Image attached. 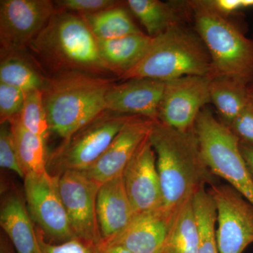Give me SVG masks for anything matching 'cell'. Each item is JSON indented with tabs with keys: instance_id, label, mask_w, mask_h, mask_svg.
Segmentation results:
<instances>
[{
	"instance_id": "52a82bcc",
	"label": "cell",
	"mask_w": 253,
	"mask_h": 253,
	"mask_svg": "<svg viewBox=\"0 0 253 253\" xmlns=\"http://www.w3.org/2000/svg\"><path fill=\"white\" fill-rule=\"evenodd\" d=\"M133 116L105 110L63 141L48 157L47 167L57 172L56 176L64 171L89 169Z\"/></svg>"
},
{
	"instance_id": "2e32d148",
	"label": "cell",
	"mask_w": 253,
	"mask_h": 253,
	"mask_svg": "<svg viewBox=\"0 0 253 253\" xmlns=\"http://www.w3.org/2000/svg\"><path fill=\"white\" fill-rule=\"evenodd\" d=\"M171 218L164 210L138 213L124 230L103 241L133 253H163Z\"/></svg>"
},
{
	"instance_id": "484cf974",
	"label": "cell",
	"mask_w": 253,
	"mask_h": 253,
	"mask_svg": "<svg viewBox=\"0 0 253 253\" xmlns=\"http://www.w3.org/2000/svg\"><path fill=\"white\" fill-rule=\"evenodd\" d=\"M193 204L199 234V253H219L218 249L215 203L206 188L198 191Z\"/></svg>"
},
{
	"instance_id": "cb8c5ba5",
	"label": "cell",
	"mask_w": 253,
	"mask_h": 253,
	"mask_svg": "<svg viewBox=\"0 0 253 253\" xmlns=\"http://www.w3.org/2000/svg\"><path fill=\"white\" fill-rule=\"evenodd\" d=\"M97 40H113L143 33L131 18L126 1L96 14L82 16Z\"/></svg>"
},
{
	"instance_id": "d6986e66",
	"label": "cell",
	"mask_w": 253,
	"mask_h": 253,
	"mask_svg": "<svg viewBox=\"0 0 253 253\" xmlns=\"http://www.w3.org/2000/svg\"><path fill=\"white\" fill-rule=\"evenodd\" d=\"M0 224L16 253H43L28 209L17 195L8 196L1 205Z\"/></svg>"
},
{
	"instance_id": "4dcf8cb0",
	"label": "cell",
	"mask_w": 253,
	"mask_h": 253,
	"mask_svg": "<svg viewBox=\"0 0 253 253\" xmlns=\"http://www.w3.org/2000/svg\"><path fill=\"white\" fill-rule=\"evenodd\" d=\"M37 236L43 253H94L96 245L76 238L61 244H51L46 241L41 229H37Z\"/></svg>"
},
{
	"instance_id": "44dd1931",
	"label": "cell",
	"mask_w": 253,
	"mask_h": 253,
	"mask_svg": "<svg viewBox=\"0 0 253 253\" xmlns=\"http://www.w3.org/2000/svg\"><path fill=\"white\" fill-rule=\"evenodd\" d=\"M249 84L233 78H211L210 96L219 121L229 127L251 102Z\"/></svg>"
},
{
	"instance_id": "30bf717a",
	"label": "cell",
	"mask_w": 253,
	"mask_h": 253,
	"mask_svg": "<svg viewBox=\"0 0 253 253\" xmlns=\"http://www.w3.org/2000/svg\"><path fill=\"white\" fill-rule=\"evenodd\" d=\"M217 210L219 253H244L253 244V204L229 184L210 186Z\"/></svg>"
},
{
	"instance_id": "d590c367",
	"label": "cell",
	"mask_w": 253,
	"mask_h": 253,
	"mask_svg": "<svg viewBox=\"0 0 253 253\" xmlns=\"http://www.w3.org/2000/svg\"><path fill=\"white\" fill-rule=\"evenodd\" d=\"M5 238H1V251L0 253H15L16 252V250H14V247L11 244V241H6Z\"/></svg>"
},
{
	"instance_id": "5bb4252c",
	"label": "cell",
	"mask_w": 253,
	"mask_h": 253,
	"mask_svg": "<svg viewBox=\"0 0 253 253\" xmlns=\"http://www.w3.org/2000/svg\"><path fill=\"white\" fill-rule=\"evenodd\" d=\"M123 177L135 214L164 210L156 154L149 137L136 151L125 169Z\"/></svg>"
},
{
	"instance_id": "83f0119b",
	"label": "cell",
	"mask_w": 253,
	"mask_h": 253,
	"mask_svg": "<svg viewBox=\"0 0 253 253\" xmlns=\"http://www.w3.org/2000/svg\"><path fill=\"white\" fill-rule=\"evenodd\" d=\"M0 166L13 171L24 179L25 174L18 162L16 144L9 122L1 124L0 127Z\"/></svg>"
},
{
	"instance_id": "ac0fdd59",
	"label": "cell",
	"mask_w": 253,
	"mask_h": 253,
	"mask_svg": "<svg viewBox=\"0 0 253 253\" xmlns=\"http://www.w3.org/2000/svg\"><path fill=\"white\" fill-rule=\"evenodd\" d=\"M153 40L154 38L141 33L117 39L97 40V44L106 67L119 79L144 57Z\"/></svg>"
},
{
	"instance_id": "d4e9b609",
	"label": "cell",
	"mask_w": 253,
	"mask_h": 253,
	"mask_svg": "<svg viewBox=\"0 0 253 253\" xmlns=\"http://www.w3.org/2000/svg\"><path fill=\"white\" fill-rule=\"evenodd\" d=\"M31 62L25 53L1 56L0 83L14 86L25 93L42 89L47 76Z\"/></svg>"
},
{
	"instance_id": "1f68e13d",
	"label": "cell",
	"mask_w": 253,
	"mask_h": 253,
	"mask_svg": "<svg viewBox=\"0 0 253 253\" xmlns=\"http://www.w3.org/2000/svg\"><path fill=\"white\" fill-rule=\"evenodd\" d=\"M240 141L253 147V101L246 106L229 126Z\"/></svg>"
},
{
	"instance_id": "ffe728a7",
	"label": "cell",
	"mask_w": 253,
	"mask_h": 253,
	"mask_svg": "<svg viewBox=\"0 0 253 253\" xmlns=\"http://www.w3.org/2000/svg\"><path fill=\"white\" fill-rule=\"evenodd\" d=\"M126 6L136 16L151 38L178 25L184 24L191 14L188 1L163 2L159 0H128Z\"/></svg>"
},
{
	"instance_id": "f546056e",
	"label": "cell",
	"mask_w": 253,
	"mask_h": 253,
	"mask_svg": "<svg viewBox=\"0 0 253 253\" xmlns=\"http://www.w3.org/2000/svg\"><path fill=\"white\" fill-rule=\"evenodd\" d=\"M54 2L57 9L84 16L101 12L121 4L123 1L115 0H57Z\"/></svg>"
},
{
	"instance_id": "7402d4cb",
	"label": "cell",
	"mask_w": 253,
	"mask_h": 253,
	"mask_svg": "<svg viewBox=\"0 0 253 253\" xmlns=\"http://www.w3.org/2000/svg\"><path fill=\"white\" fill-rule=\"evenodd\" d=\"M199 234L193 199L173 214L163 253H199Z\"/></svg>"
},
{
	"instance_id": "4fadbf2b",
	"label": "cell",
	"mask_w": 253,
	"mask_h": 253,
	"mask_svg": "<svg viewBox=\"0 0 253 253\" xmlns=\"http://www.w3.org/2000/svg\"><path fill=\"white\" fill-rule=\"evenodd\" d=\"M154 121L133 116L123 126L102 156L89 169L83 172L100 186L123 175L136 151L149 137Z\"/></svg>"
},
{
	"instance_id": "8d00e7d4",
	"label": "cell",
	"mask_w": 253,
	"mask_h": 253,
	"mask_svg": "<svg viewBox=\"0 0 253 253\" xmlns=\"http://www.w3.org/2000/svg\"><path fill=\"white\" fill-rule=\"evenodd\" d=\"M249 90L250 96H251V99H252L253 101V83H251V84H249Z\"/></svg>"
},
{
	"instance_id": "5b68a950",
	"label": "cell",
	"mask_w": 253,
	"mask_h": 253,
	"mask_svg": "<svg viewBox=\"0 0 253 253\" xmlns=\"http://www.w3.org/2000/svg\"><path fill=\"white\" fill-rule=\"evenodd\" d=\"M195 29L211 57V78L253 83V40L229 18L209 9L203 0L189 1Z\"/></svg>"
},
{
	"instance_id": "6da1fadb",
	"label": "cell",
	"mask_w": 253,
	"mask_h": 253,
	"mask_svg": "<svg viewBox=\"0 0 253 253\" xmlns=\"http://www.w3.org/2000/svg\"><path fill=\"white\" fill-rule=\"evenodd\" d=\"M149 141L156 154L164 211L169 217L206 185L219 184L205 162L195 126L182 131L155 121Z\"/></svg>"
},
{
	"instance_id": "8fae6325",
	"label": "cell",
	"mask_w": 253,
	"mask_h": 253,
	"mask_svg": "<svg viewBox=\"0 0 253 253\" xmlns=\"http://www.w3.org/2000/svg\"><path fill=\"white\" fill-rule=\"evenodd\" d=\"M210 76H189L165 82L158 121L177 130L194 129L201 111L211 103Z\"/></svg>"
},
{
	"instance_id": "4316f807",
	"label": "cell",
	"mask_w": 253,
	"mask_h": 253,
	"mask_svg": "<svg viewBox=\"0 0 253 253\" xmlns=\"http://www.w3.org/2000/svg\"><path fill=\"white\" fill-rule=\"evenodd\" d=\"M18 119L26 129L46 142L51 131L41 89H33L26 93L24 104Z\"/></svg>"
},
{
	"instance_id": "277c9868",
	"label": "cell",
	"mask_w": 253,
	"mask_h": 253,
	"mask_svg": "<svg viewBox=\"0 0 253 253\" xmlns=\"http://www.w3.org/2000/svg\"><path fill=\"white\" fill-rule=\"evenodd\" d=\"M211 68L209 53L199 34L181 24L155 37L144 57L118 80L167 82L184 76H211Z\"/></svg>"
},
{
	"instance_id": "f1b7e54d",
	"label": "cell",
	"mask_w": 253,
	"mask_h": 253,
	"mask_svg": "<svg viewBox=\"0 0 253 253\" xmlns=\"http://www.w3.org/2000/svg\"><path fill=\"white\" fill-rule=\"evenodd\" d=\"M26 93L14 87L0 83V123L9 122L18 117L24 104Z\"/></svg>"
},
{
	"instance_id": "9a60e30c",
	"label": "cell",
	"mask_w": 253,
	"mask_h": 253,
	"mask_svg": "<svg viewBox=\"0 0 253 253\" xmlns=\"http://www.w3.org/2000/svg\"><path fill=\"white\" fill-rule=\"evenodd\" d=\"M165 82L136 78L113 83L105 96V110L158 121Z\"/></svg>"
},
{
	"instance_id": "e0dca14e",
	"label": "cell",
	"mask_w": 253,
	"mask_h": 253,
	"mask_svg": "<svg viewBox=\"0 0 253 253\" xmlns=\"http://www.w3.org/2000/svg\"><path fill=\"white\" fill-rule=\"evenodd\" d=\"M96 213L103 241L112 239L124 230L135 215L126 194L123 175L100 186Z\"/></svg>"
},
{
	"instance_id": "3957f363",
	"label": "cell",
	"mask_w": 253,
	"mask_h": 253,
	"mask_svg": "<svg viewBox=\"0 0 253 253\" xmlns=\"http://www.w3.org/2000/svg\"><path fill=\"white\" fill-rule=\"evenodd\" d=\"M114 81L77 71L48 76L42 92L51 132L64 141L97 117Z\"/></svg>"
},
{
	"instance_id": "e575fe53",
	"label": "cell",
	"mask_w": 253,
	"mask_h": 253,
	"mask_svg": "<svg viewBox=\"0 0 253 253\" xmlns=\"http://www.w3.org/2000/svg\"><path fill=\"white\" fill-rule=\"evenodd\" d=\"M94 253H133L122 246L116 244H108L102 241L101 244L96 245Z\"/></svg>"
},
{
	"instance_id": "603a6c76",
	"label": "cell",
	"mask_w": 253,
	"mask_h": 253,
	"mask_svg": "<svg viewBox=\"0 0 253 253\" xmlns=\"http://www.w3.org/2000/svg\"><path fill=\"white\" fill-rule=\"evenodd\" d=\"M16 144L20 166L25 176L47 171L46 142L42 138L26 129L18 117L9 121Z\"/></svg>"
},
{
	"instance_id": "836d02e7",
	"label": "cell",
	"mask_w": 253,
	"mask_h": 253,
	"mask_svg": "<svg viewBox=\"0 0 253 253\" xmlns=\"http://www.w3.org/2000/svg\"><path fill=\"white\" fill-rule=\"evenodd\" d=\"M240 149L253 183V147L246 143L240 141Z\"/></svg>"
},
{
	"instance_id": "8992f818",
	"label": "cell",
	"mask_w": 253,
	"mask_h": 253,
	"mask_svg": "<svg viewBox=\"0 0 253 253\" xmlns=\"http://www.w3.org/2000/svg\"><path fill=\"white\" fill-rule=\"evenodd\" d=\"M195 131L208 168L253 204V183L240 149L239 138L209 108L199 113Z\"/></svg>"
},
{
	"instance_id": "ba28073f",
	"label": "cell",
	"mask_w": 253,
	"mask_h": 253,
	"mask_svg": "<svg viewBox=\"0 0 253 253\" xmlns=\"http://www.w3.org/2000/svg\"><path fill=\"white\" fill-rule=\"evenodd\" d=\"M23 179L28 212L46 241L58 244L78 238L60 196L58 176L47 170L28 174Z\"/></svg>"
},
{
	"instance_id": "9c48e42d",
	"label": "cell",
	"mask_w": 253,
	"mask_h": 253,
	"mask_svg": "<svg viewBox=\"0 0 253 253\" xmlns=\"http://www.w3.org/2000/svg\"><path fill=\"white\" fill-rule=\"evenodd\" d=\"M56 10L49 0H1V56L26 52Z\"/></svg>"
},
{
	"instance_id": "7c38bea8",
	"label": "cell",
	"mask_w": 253,
	"mask_h": 253,
	"mask_svg": "<svg viewBox=\"0 0 253 253\" xmlns=\"http://www.w3.org/2000/svg\"><path fill=\"white\" fill-rule=\"evenodd\" d=\"M56 176L60 196L75 234L91 244H101L103 239L96 213L99 184L81 171H64Z\"/></svg>"
},
{
	"instance_id": "d6a6232c",
	"label": "cell",
	"mask_w": 253,
	"mask_h": 253,
	"mask_svg": "<svg viewBox=\"0 0 253 253\" xmlns=\"http://www.w3.org/2000/svg\"><path fill=\"white\" fill-rule=\"evenodd\" d=\"M209 9L229 18L231 15L239 14L243 10L253 8V0H203Z\"/></svg>"
},
{
	"instance_id": "7a4b0ae2",
	"label": "cell",
	"mask_w": 253,
	"mask_h": 253,
	"mask_svg": "<svg viewBox=\"0 0 253 253\" xmlns=\"http://www.w3.org/2000/svg\"><path fill=\"white\" fill-rule=\"evenodd\" d=\"M28 49L35 63L51 75L77 71L113 76L100 56L97 40L82 16L75 13L56 8Z\"/></svg>"
}]
</instances>
